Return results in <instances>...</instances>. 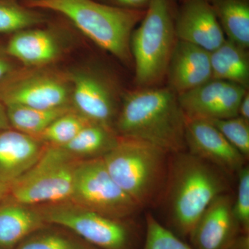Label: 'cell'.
I'll return each mask as SVG.
<instances>
[{
    "label": "cell",
    "instance_id": "21",
    "mask_svg": "<svg viewBox=\"0 0 249 249\" xmlns=\"http://www.w3.org/2000/svg\"><path fill=\"white\" fill-rule=\"evenodd\" d=\"M210 3L228 40L248 49L249 0H211Z\"/></svg>",
    "mask_w": 249,
    "mask_h": 249
},
{
    "label": "cell",
    "instance_id": "32",
    "mask_svg": "<svg viewBox=\"0 0 249 249\" xmlns=\"http://www.w3.org/2000/svg\"><path fill=\"white\" fill-rule=\"evenodd\" d=\"M227 249H249V235L241 234Z\"/></svg>",
    "mask_w": 249,
    "mask_h": 249
},
{
    "label": "cell",
    "instance_id": "14",
    "mask_svg": "<svg viewBox=\"0 0 249 249\" xmlns=\"http://www.w3.org/2000/svg\"><path fill=\"white\" fill-rule=\"evenodd\" d=\"M175 28L178 40L198 46L210 53L227 39L213 6L205 0L183 1L175 16Z\"/></svg>",
    "mask_w": 249,
    "mask_h": 249
},
{
    "label": "cell",
    "instance_id": "31",
    "mask_svg": "<svg viewBox=\"0 0 249 249\" xmlns=\"http://www.w3.org/2000/svg\"><path fill=\"white\" fill-rule=\"evenodd\" d=\"M238 116L249 121V93L248 90L244 95L238 109Z\"/></svg>",
    "mask_w": 249,
    "mask_h": 249
},
{
    "label": "cell",
    "instance_id": "19",
    "mask_svg": "<svg viewBox=\"0 0 249 249\" xmlns=\"http://www.w3.org/2000/svg\"><path fill=\"white\" fill-rule=\"evenodd\" d=\"M212 79L224 80L248 89V49L226 39L219 48L210 53Z\"/></svg>",
    "mask_w": 249,
    "mask_h": 249
},
{
    "label": "cell",
    "instance_id": "34",
    "mask_svg": "<svg viewBox=\"0 0 249 249\" xmlns=\"http://www.w3.org/2000/svg\"><path fill=\"white\" fill-rule=\"evenodd\" d=\"M9 185L0 182V200L9 196Z\"/></svg>",
    "mask_w": 249,
    "mask_h": 249
},
{
    "label": "cell",
    "instance_id": "20",
    "mask_svg": "<svg viewBox=\"0 0 249 249\" xmlns=\"http://www.w3.org/2000/svg\"><path fill=\"white\" fill-rule=\"evenodd\" d=\"M118 138L114 129L91 122L62 147L78 160L99 158L116 145Z\"/></svg>",
    "mask_w": 249,
    "mask_h": 249
},
{
    "label": "cell",
    "instance_id": "12",
    "mask_svg": "<svg viewBox=\"0 0 249 249\" xmlns=\"http://www.w3.org/2000/svg\"><path fill=\"white\" fill-rule=\"evenodd\" d=\"M186 150L223 172L237 173L247 160L209 121L186 118Z\"/></svg>",
    "mask_w": 249,
    "mask_h": 249
},
{
    "label": "cell",
    "instance_id": "23",
    "mask_svg": "<svg viewBox=\"0 0 249 249\" xmlns=\"http://www.w3.org/2000/svg\"><path fill=\"white\" fill-rule=\"evenodd\" d=\"M15 249H98L74 233L48 225L27 236Z\"/></svg>",
    "mask_w": 249,
    "mask_h": 249
},
{
    "label": "cell",
    "instance_id": "3",
    "mask_svg": "<svg viewBox=\"0 0 249 249\" xmlns=\"http://www.w3.org/2000/svg\"><path fill=\"white\" fill-rule=\"evenodd\" d=\"M26 5L61 15L93 43L121 61H133L131 36L146 10L121 9L97 0H42Z\"/></svg>",
    "mask_w": 249,
    "mask_h": 249
},
{
    "label": "cell",
    "instance_id": "2",
    "mask_svg": "<svg viewBox=\"0 0 249 249\" xmlns=\"http://www.w3.org/2000/svg\"><path fill=\"white\" fill-rule=\"evenodd\" d=\"M172 155L165 186L171 231L189 237L209 205L227 193L228 183L221 170L209 162L186 151Z\"/></svg>",
    "mask_w": 249,
    "mask_h": 249
},
{
    "label": "cell",
    "instance_id": "6",
    "mask_svg": "<svg viewBox=\"0 0 249 249\" xmlns=\"http://www.w3.org/2000/svg\"><path fill=\"white\" fill-rule=\"evenodd\" d=\"M79 160L63 147L46 145L35 164L10 185L8 196L29 206L70 200Z\"/></svg>",
    "mask_w": 249,
    "mask_h": 249
},
{
    "label": "cell",
    "instance_id": "8",
    "mask_svg": "<svg viewBox=\"0 0 249 249\" xmlns=\"http://www.w3.org/2000/svg\"><path fill=\"white\" fill-rule=\"evenodd\" d=\"M70 200L118 220L124 221L141 209L114 182L102 157L78 161Z\"/></svg>",
    "mask_w": 249,
    "mask_h": 249
},
{
    "label": "cell",
    "instance_id": "4",
    "mask_svg": "<svg viewBox=\"0 0 249 249\" xmlns=\"http://www.w3.org/2000/svg\"><path fill=\"white\" fill-rule=\"evenodd\" d=\"M168 155L149 142L119 136L102 159L114 182L142 209L158 199L165 188Z\"/></svg>",
    "mask_w": 249,
    "mask_h": 249
},
{
    "label": "cell",
    "instance_id": "17",
    "mask_svg": "<svg viewBox=\"0 0 249 249\" xmlns=\"http://www.w3.org/2000/svg\"><path fill=\"white\" fill-rule=\"evenodd\" d=\"M50 29L31 28L13 34L6 53L26 67H47L61 55V42Z\"/></svg>",
    "mask_w": 249,
    "mask_h": 249
},
{
    "label": "cell",
    "instance_id": "16",
    "mask_svg": "<svg viewBox=\"0 0 249 249\" xmlns=\"http://www.w3.org/2000/svg\"><path fill=\"white\" fill-rule=\"evenodd\" d=\"M46 145L13 128L0 131V182L11 185L33 166Z\"/></svg>",
    "mask_w": 249,
    "mask_h": 249
},
{
    "label": "cell",
    "instance_id": "15",
    "mask_svg": "<svg viewBox=\"0 0 249 249\" xmlns=\"http://www.w3.org/2000/svg\"><path fill=\"white\" fill-rule=\"evenodd\" d=\"M169 88L178 95L212 79L210 52L193 44L177 41L166 74Z\"/></svg>",
    "mask_w": 249,
    "mask_h": 249
},
{
    "label": "cell",
    "instance_id": "25",
    "mask_svg": "<svg viewBox=\"0 0 249 249\" xmlns=\"http://www.w3.org/2000/svg\"><path fill=\"white\" fill-rule=\"evenodd\" d=\"M89 123L91 121L72 109L55 119L36 138L45 145L62 147Z\"/></svg>",
    "mask_w": 249,
    "mask_h": 249
},
{
    "label": "cell",
    "instance_id": "36",
    "mask_svg": "<svg viewBox=\"0 0 249 249\" xmlns=\"http://www.w3.org/2000/svg\"><path fill=\"white\" fill-rule=\"evenodd\" d=\"M181 1H182V2H183V1H188V0H181ZM205 1H209V2H211V0H205Z\"/></svg>",
    "mask_w": 249,
    "mask_h": 249
},
{
    "label": "cell",
    "instance_id": "24",
    "mask_svg": "<svg viewBox=\"0 0 249 249\" xmlns=\"http://www.w3.org/2000/svg\"><path fill=\"white\" fill-rule=\"evenodd\" d=\"M39 11L16 0H0V35L14 34L43 24L45 15Z\"/></svg>",
    "mask_w": 249,
    "mask_h": 249
},
{
    "label": "cell",
    "instance_id": "29",
    "mask_svg": "<svg viewBox=\"0 0 249 249\" xmlns=\"http://www.w3.org/2000/svg\"><path fill=\"white\" fill-rule=\"evenodd\" d=\"M103 4L131 10L145 11L148 7L151 0H97Z\"/></svg>",
    "mask_w": 249,
    "mask_h": 249
},
{
    "label": "cell",
    "instance_id": "33",
    "mask_svg": "<svg viewBox=\"0 0 249 249\" xmlns=\"http://www.w3.org/2000/svg\"><path fill=\"white\" fill-rule=\"evenodd\" d=\"M11 128L10 125L7 114H6V107L0 101V131L5 130Z\"/></svg>",
    "mask_w": 249,
    "mask_h": 249
},
{
    "label": "cell",
    "instance_id": "26",
    "mask_svg": "<svg viewBox=\"0 0 249 249\" xmlns=\"http://www.w3.org/2000/svg\"><path fill=\"white\" fill-rule=\"evenodd\" d=\"M142 249H195L164 227L151 214L146 216V230Z\"/></svg>",
    "mask_w": 249,
    "mask_h": 249
},
{
    "label": "cell",
    "instance_id": "30",
    "mask_svg": "<svg viewBox=\"0 0 249 249\" xmlns=\"http://www.w3.org/2000/svg\"><path fill=\"white\" fill-rule=\"evenodd\" d=\"M13 60L6 53L5 47L0 46V83L17 69Z\"/></svg>",
    "mask_w": 249,
    "mask_h": 249
},
{
    "label": "cell",
    "instance_id": "18",
    "mask_svg": "<svg viewBox=\"0 0 249 249\" xmlns=\"http://www.w3.org/2000/svg\"><path fill=\"white\" fill-rule=\"evenodd\" d=\"M47 225L36 206L9 196L0 200V249H15L27 236Z\"/></svg>",
    "mask_w": 249,
    "mask_h": 249
},
{
    "label": "cell",
    "instance_id": "5",
    "mask_svg": "<svg viewBox=\"0 0 249 249\" xmlns=\"http://www.w3.org/2000/svg\"><path fill=\"white\" fill-rule=\"evenodd\" d=\"M173 0H151L140 25L131 36L130 49L139 88L159 86L176 45Z\"/></svg>",
    "mask_w": 249,
    "mask_h": 249
},
{
    "label": "cell",
    "instance_id": "9",
    "mask_svg": "<svg viewBox=\"0 0 249 249\" xmlns=\"http://www.w3.org/2000/svg\"><path fill=\"white\" fill-rule=\"evenodd\" d=\"M68 76L42 67L16 69L0 83V101L7 106L52 109L71 106Z\"/></svg>",
    "mask_w": 249,
    "mask_h": 249
},
{
    "label": "cell",
    "instance_id": "22",
    "mask_svg": "<svg viewBox=\"0 0 249 249\" xmlns=\"http://www.w3.org/2000/svg\"><path fill=\"white\" fill-rule=\"evenodd\" d=\"M11 128L37 137L55 119L72 110L71 106L39 109L21 106H5Z\"/></svg>",
    "mask_w": 249,
    "mask_h": 249
},
{
    "label": "cell",
    "instance_id": "28",
    "mask_svg": "<svg viewBox=\"0 0 249 249\" xmlns=\"http://www.w3.org/2000/svg\"><path fill=\"white\" fill-rule=\"evenodd\" d=\"M237 196L232 213L242 234L249 235V168L244 165L238 173Z\"/></svg>",
    "mask_w": 249,
    "mask_h": 249
},
{
    "label": "cell",
    "instance_id": "10",
    "mask_svg": "<svg viewBox=\"0 0 249 249\" xmlns=\"http://www.w3.org/2000/svg\"><path fill=\"white\" fill-rule=\"evenodd\" d=\"M73 109L88 120L114 129L121 103L119 89L110 77L96 70L68 75Z\"/></svg>",
    "mask_w": 249,
    "mask_h": 249
},
{
    "label": "cell",
    "instance_id": "7",
    "mask_svg": "<svg viewBox=\"0 0 249 249\" xmlns=\"http://www.w3.org/2000/svg\"><path fill=\"white\" fill-rule=\"evenodd\" d=\"M36 206L45 223L70 231L98 249H133L135 234L124 220L93 212L71 200Z\"/></svg>",
    "mask_w": 249,
    "mask_h": 249
},
{
    "label": "cell",
    "instance_id": "1",
    "mask_svg": "<svg viewBox=\"0 0 249 249\" xmlns=\"http://www.w3.org/2000/svg\"><path fill=\"white\" fill-rule=\"evenodd\" d=\"M114 129L118 136L143 141L168 154L186 150V116L169 87L139 88L124 94Z\"/></svg>",
    "mask_w": 249,
    "mask_h": 249
},
{
    "label": "cell",
    "instance_id": "27",
    "mask_svg": "<svg viewBox=\"0 0 249 249\" xmlns=\"http://www.w3.org/2000/svg\"><path fill=\"white\" fill-rule=\"evenodd\" d=\"M236 150L245 157L249 156V121L240 116L210 120Z\"/></svg>",
    "mask_w": 249,
    "mask_h": 249
},
{
    "label": "cell",
    "instance_id": "11",
    "mask_svg": "<svg viewBox=\"0 0 249 249\" xmlns=\"http://www.w3.org/2000/svg\"><path fill=\"white\" fill-rule=\"evenodd\" d=\"M247 90L230 82L211 79L178 95V100L186 119H230L238 116L239 106Z\"/></svg>",
    "mask_w": 249,
    "mask_h": 249
},
{
    "label": "cell",
    "instance_id": "35",
    "mask_svg": "<svg viewBox=\"0 0 249 249\" xmlns=\"http://www.w3.org/2000/svg\"><path fill=\"white\" fill-rule=\"evenodd\" d=\"M26 3L34 2V1H42V0H25Z\"/></svg>",
    "mask_w": 249,
    "mask_h": 249
},
{
    "label": "cell",
    "instance_id": "13",
    "mask_svg": "<svg viewBox=\"0 0 249 249\" xmlns=\"http://www.w3.org/2000/svg\"><path fill=\"white\" fill-rule=\"evenodd\" d=\"M228 193L217 196L198 219L190 234L195 249H227L241 234Z\"/></svg>",
    "mask_w": 249,
    "mask_h": 249
}]
</instances>
